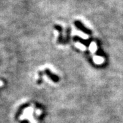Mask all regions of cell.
I'll return each mask as SVG.
<instances>
[{"label":"cell","instance_id":"cell-1","mask_svg":"<svg viewBox=\"0 0 123 123\" xmlns=\"http://www.w3.org/2000/svg\"><path fill=\"white\" fill-rule=\"evenodd\" d=\"M3 86V82H0V86Z\"/></svg>","mask_w":123,"mask_h":123}]
</instances>
